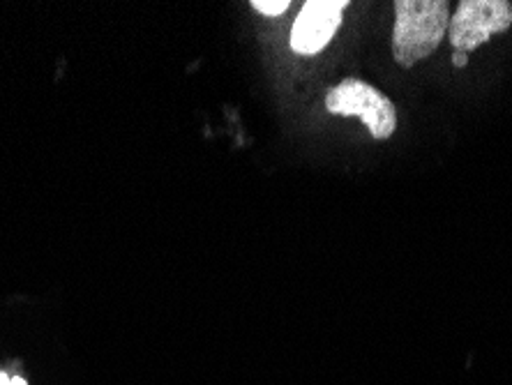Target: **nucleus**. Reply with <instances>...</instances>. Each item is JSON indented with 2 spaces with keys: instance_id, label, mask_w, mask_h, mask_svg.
<instances>
[{
  "instance_id": "nucleus-1",
  "label": "nucleus",
  "mask_w": 512,
  "mask_h": 385,
  "mask_svg": "<svg viewBox=\"0 0 512 385\" xmlns=\"http://www.w3.org/2000/svg\"><path fill=\"white\" fill-rule=\"evenodd\" d=\"M393 7V56L409 70L439 49L450 26V5L446 0H395Z\"/></svg>"
},
{
  "instance_id": "nucleus-2",
  "label": "nucleus",
  "mask_w": 512,
  "mask_h": 385,
  "mask_svg": "<svg viewBox=\"0 0 512 385\" xmlns=\"http://www.w3.org/2000/svg\"><path fill=\"white\" fill-rule=\"evenodd\" d=\"M512 26V5L508 0H462L450 19L448 35L453 44L455 67L466 65V56L496 33Z\"/></svg>"
},
{
  "instance_id": "nucleus-3",
  "label": "nucleus",
  "mask_w": 512,
  "mask_h": 385,
  "mask_svg": "<svg viewBox=\"0 0 512 385\" xmlns=\"http://www.w3.org/2000/svg\"><path fill=\"white\" fill-rule=\"evenodd\" d=\"M326 109L337 116H358L376 141L393 137L397 130L395 104L367 81L344 79L337 83L326 95Z\"/></svg>"
},
{
  "instance_id": "nucleus-4",
  "label": "nucleus",
  "mask_w": 512,
  "mask_h": 385,
  "mask_svg": "<svg viewBox=\"0 0 512 385\" xmlns=\"http://www.w3.org/2000/svg\"><path fill=\"white\" fill-rule=\"evenodd\" d=\"M346 0H310L300 10L291 30V49L296 54L314 56L330 44L342 24Z\"/></svg>"
},
{
  "instance_id": "nucleus-5",
  "label": "nucleus",
  "mask_w": 512,
  "mask_h": 385,
  "mask_svg": "<svg viewBox=\"0 0 512 385\" xmlns=\"http://www.w3.org/2000/svg\"><path fill=\"white\" fill-rule=\"evenodd\" d=\"M252 7L256 12L268 14V17H277V14H284L289 10V0H280V3H268V0H254Z\"/></svg>"
},
{
  "instance_id": "nucleus-6",
  "label": "nucleus",
  "mask_w": 512,
  "mask_h": 385,
  "mask_svg": "<svg viewBox=\"0 0 512 385\" xmlns=\"http://www.w3.org/2000/svg\"><path fill=\"white\" fill-rule=\"evenodd\" d=\"M7 385H28L24 379H21V376H12V379H10V383H7Z\"/></svg>"
}]
</instances>
